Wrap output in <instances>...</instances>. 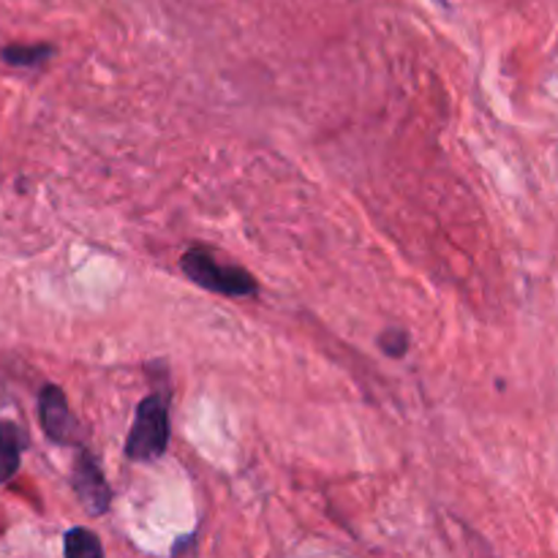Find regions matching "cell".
Masks as SVG:
<instances>
[{
	"label": "cell",
	"instance_id": "1",
	"mask_svg": "<svg viewBox=\"0 0 558 558\" xmlns=\"http://www.w3.org/2000/svg\"><path fill=\"white\" fill-rule=\"evenodd\" d=\"M169 447V398L167 392H150L136 407L134 425L125 439V458L136 463H150Z\"/></svg>",
	"mask_w": 558,
	"mask_h": 558
},
{
	"label": "cell",
	"instance_id": "7",
	"mask_svg": "<svg viewBox=\"0 0 558 558\" xmlns=\"http://www.w3.org/2000/svg\"><path fill=\"white\" fill-rule=\"evenodd\" d=\"M65 556H101L104 548L101 543H98V537L93 532H87V529H71L69 534H65Z\"/></svg>",
	"mask_w": 558,
	"mask_h": 558
},
{
	"label": "cell",
	"instance_id": "8",
	"mask_svg": "<svg viewBox=\"0 0 558 558\" xmlns=\"http://www.w3.org/2000/svg\"><path fill=\"white\" fill-rule=\"evenodd\" d=\"M381 352L390 354V357H403L409 352V336L407 330H398V327H390L379 336Z\"/></svg>",
	"mask_w": 558,
	"mask_h": 558
},
{
	"label": "cell",
	"instance_id": "4",
	"mask_svg": "<svg viewBox=\"0 0 558 558\" xmlns=\"http://www.w3.org/2000/svg\"><path fill=\"white\" fill-rule=\"evenodd\" d=\"M38 420L41 428L54 445H80V423L71 414L69 401L63 390L54 385H47L38 396Z\"/></svg>",
	"mask_w": 558,
	"mask_h": 558
},
{
	"label": "cell",
	"instance_id": "2",
	"mask_svg": "<svg viewBox=\"0 0 558 558\" xmlns=\"http://www.w3.org/2000/svg\"><path fill=\"white\" fill-rule=\"evenodd\" d=\"M180 267H183V272L196 287L223 294V298H251L259 289L254 276L245 267L223 265L205 245H191L183 254V259H180Z\"/></svg>",
	"mask_w": 558,
	"mask_h": 558
},
{
	"label": "cell",
	"instance_id": "5",
	"mask_svg": "<svg viewBox=\"0 0 558 558\" xmlns=\"http://www.w3.org/2000/svg\"><path fill=\"white\" fill-rule=\"evenodd\" d=\"M22 447H25L22 430L11 423H0V485L20 472Z\"/></svg>",
	"mask_w": 558,
	"mask_h": 558
},
{
	"label": "cell",
	"instance_id": "3",
	"mask_svg": "<svg viewBox=\"0 0 558 558\" xmlns=\"http://www.w3.org/2000/svg\"><path fill=\"white\" fill-rule=\"evenodd\" d=\"M71 485H74L76 499H80V505L85 507L87 515L93 518L104 515V512L109 510V505H112V490H109L96 458H93L87 450H80V456H76Z\"/></svg>",
	"mask_w": 558,
	"mask_h": 558
},
{
	"label": "cell",
	"instance_id": "6",
	"mask_svg": "<svg viewBox=\"0 0 558 558\" xmlns=\"http://www.w3.org/2000/svg\"><path fill=\"white\" fill-rule=\"evenodd\" d=\"M52 54L49 44H14V47L3 49V60L11 65H38Z\"/></svg>",
	"mask_w": 558,
	"mask_h": 558
}]
</instances>
